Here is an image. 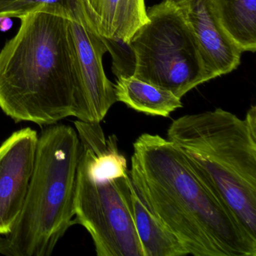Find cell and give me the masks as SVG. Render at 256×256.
Instances as JSON below:
<instances>
[{"instance_id": "6da1fadb", "label": "cell", "mask_w": 256, "mask_h": 256, "mask_svg": "<svg viewBox=\"0 0 256 256\" xmlns=\"http://www.w3.org/2000/svg\"><path fill=\"white\" fill-rule=\"evenodd\" d=\"M128 170L151 212L194 256H256V239L190 166L179 148L144 133Z\"/></svg>"}, {"instance_id": "7a4b0ae2", "label": "cell", "mask_w": 256, "mask_h": 256, "mask_svg": "<svg viewBox=\"0 0 256 256\" xmlns=\"http://www.w3.org/2000/svg\"><path fill=\"white\" fill-rule=\"evenodd\" d=\"M66 0L20 18L0 50V108L16 122L40 126L77 116L82 82Z\"/></svg>"}, {"instance_id": "3957f363", "label": "cell", "mask_w": 256, "mask_h": 256, "mask_svg": "<svg viewBox=\"0 0 256 256\" xmlns=\"http://www.w3.org/2000/svg\"><path fill=\"white\" fill-rule=\"evenodd\" d=\"M167 139L256 239V107L245 119L222 108L180 116Z\"/></svg>"}, {"instance_id": "277c9868", "label": "cell", "mask_w": 256, "mask_h": 256, "mask_svg": "<svg viewBox=\"0 0 256 256\" xmlns=\"http://www.w3.org/2000/svg\"><path fill=\"white\" fill-rule=\"evenodd\" d=\"M80 142L76 128L48 126L38 136L34 172L23 208L6 234L0 254L50 256L74 224Z\"/></svg>"}, {"instance_id": "5b68a950", "label": "cell", "mask_w": 256, "mask_h": 256, "mask_svg": "<svg viewBox=\"0 0 256 256\" xmlns=\"http://www.w3.org/2000/svg\"><path fill=\"white\" fill-rule=\"evenodd\" d=\"M148 20L130 42L136 56L134 77L181 98L215 79L178 7L168 0L146 10Z\"/></svg>"}, {"instance_id": "8992f818", "label": "cell", "mask_w": 256, "mask_h": 256, "mask_svg": "<svg viewBox=\"0 0 256 256\" xmlns=\"http://www.w3.org/2000/svg\"><path fill=\"white\" fill-rule=\"evenodd\" d=\"M130 190V173L96 180L80 154L74 224L83 226L90 234L98 256H144L132 215Z\"/></svg>"}, {"instance_id": "52a82bcc", "label": "cell", "mask_w": 256, "mask_h": 256, "mask_svg": "<svg viewBox=\"0 0 256 256\" xmlns=\"http://www.w3.org/2000/svg\"><path fill=\"white\" fill-rule=\"evenodd\" d=\"M82 82L78 120L101 122L116 102L114 84L104 71L102 58L108 52L102 37L90 20L82 0H66Z\"/></svg>"}, {"instance_id": "ba28073f", "label": "cell", "mask_w": 256, "mask_h": 256, "mask_svg": "<svg viewBox=\"0 0 256 256\" xmlns=\"http://www.w3.org/2000/svg\"><path fill=\"white\" fill-rule=\"evenodd\" d=\"M38 134L30 127L13 132L0 146V236L11 230L26 198Z\"/></svg>"}, {"instance_id": "9c48e42d", "label": "cell", "mask_w": 256, "mask_h": 256, "mask_svg": "<svg viewBox=\"0 0 256 256\" xmlns=\"http://www.w3.org/2000/svg\"><path fill=\"white\" fill-rule=\"evenodd\" d=\"M179 8L191 29L210 71L224 76L240 64L242 50L229 38L217 17L212 0H168Z\"/></svg>"}, {"instance_id": "30bf717a", "label": "cell", "mask_w": 256, "mask_h": 256, "mask_svg": "<svg viewBox=\"0 0 256 256\" xmlns=\"http://www.w3.org/2000/svg\"><path fill=\"white\" fill-rule=\"evenodd\" d=\"M92 26L101 36L130 42L148 20L145 0H82Z\"/></svg>"}, {"instance_id": "8fae6325", "label": "cell", "mask_w": 256, "mask_h": 256, "mask_svg": "<svg viewBox=\"0 0 256 256\" xmlns=\"http://www.w3.org/2000/svg\"><path fill=\"white\" fill-rule=\"evenodd\" d=\"M130 204L144 256H188L180 241L151 212L132 180Z\"/></svg>"}, {"instance_id": "7c38bea8", "label": "cell", "mask_w": 256, "mask_h": 256, "mask_svg": "<svg viewBox=\"0 0 256 256\" xmlns=\"http://www.w3.org/2000/svg\"><path fill=\"white\" fill-rule=\"evenodd\" d=\"M114 92L116 102L145 114L166 118L182 107L181 98L170 91L134 76L116 78Z\"/></svg>"}, {"instance_id": "4fadbf2b", "label": "cell", "mask_w": 256, "mask_h": 256, "mask_svg": "<svg viewBox=\"0 0 256 256\" xmlns=\"http://www.w3.org/2000/svg\"><path fill=\"white\" fill-rule=\"evenodd\" d=\"M220 24L242 50H256V0H212Z\"/></svg>"}, {"instance_id": "5bb4252c", "label": "cell", "mask_w": 256, "mask_h": 256, "mask_svg": "<svg viewBox=\"0 0 256 256\" xmlns=\"http://www.w3.org/2000/svg\"><path fill=\"white\" fill-rule=\"evenodd\" d=\"M102 40L108 52L112 55V72L116 78L134 76L136 56L130 42H126L120 38L102 37Z\"/></svg>"}, {"instance_id": "9a60e30c", "label": "cell", "mask_w": 256, "mask_h": 256, "mask_svg": "<svg viewBox=\"0 0 256 256\" xmlns=\"http://www.w3.org/2000/svg\"><path fill=\"white\" fill-rule=\"evenodd\" d=\"M62 1L64 0H0V18H20L40 6Z\"/></svg>"}, {"instance_id": "2e32d148", "label": "cell", "mask_w": 256, "mask_h": 256, "mask_svg": "<svg viewBox=\"0 0 256 256\" xmlns=\"http://www.w3.org/2000/svg\"><path fill=\"white\" fill-rule=\"evenodd\" d=\"M13 22L11 18H0V31L7 32L12 28Z\"/></svg>"}]
</instances>
